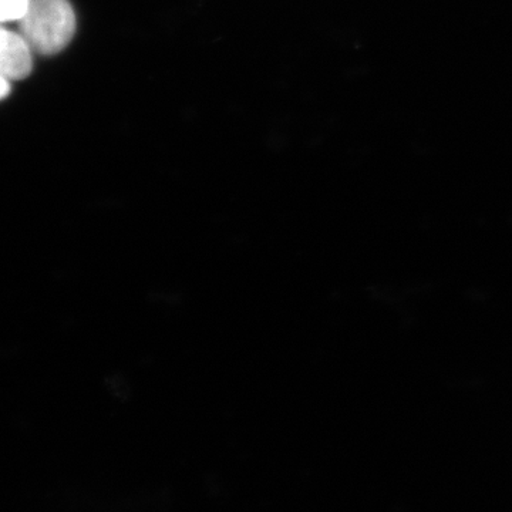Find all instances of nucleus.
<instances>
[{
	"label": "nucleus",
	"instance_id": "3",
	"mask_svg": "<svg viewBox=\"0 0 512 512\" xmlns=\"http://www.w3.org/2000/svg\"><path fill=\"white\" fill-rule=\"evenodd\" d=\"M28 6L29 0H0V23L22 19Z\"/></svg>",
	"mask_w": 512,
	"mask_h": 512
},
{
	"label": "nucleus",
	"instance_id": "2",
	"mask_svg": "<svg viewBox=\"0 0 512 512\" xmlns=\"http://www.w3.org/2000/svg\"><path fill=\"white\" fill-rule=\"evenodd\" d=\"M32 47L22 35L0 28V76L23 80L32 73Z\"/></svg>",
	"mask_w": 512,
	"mask_h": 512
},
{
	"label": "nucleus",
	"instance_id": "1",
	"mask_svg": "<svg viewBox=\"0 0 512 512\" xmlns=\"http://www.w3.org/2000/svg\"><path fill=\"white\" fill-rule=\"evenodd\" d=\"M19 29L32 50L52 56L62 52L73 39L76 15L69 0H29Z\"/></svg>",
	"mask_w": 512,
	"mask_h": 512
},
{
	"label": "nucleus",
	"instance_id": "4",
	"mask_svg": "<svg viewBox=\"0 0 512 512\" xmlns=\"http://www.w3.org/2000/svg\"><path fill=\"white\" fill-rule=\"evenodd\" d=\"M10 92H12V87H10L9 80L0 76V100L6 99Z\"/></svg>",
	"mask_w": 512,
	"mask_h": 512
}]
</instances>
